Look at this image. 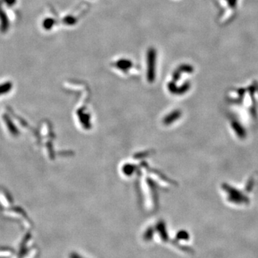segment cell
Instances as JSON below:
<instances>
[{"label": "cell", "mask_w": 258, "mask_h": 258, "mask_svg": "<svg viewBox=\"0 0 258 258\" xmlns=\"http://www.w3.org/2000/svg\"><path fill=\"white\" fill-rule=\"evenodd\" d=\"M177 239L178 240H188L190 238L189 233L185 230H180L177 234Z\"/></svg>", "instance_id": "277c9868"}, {"label": "cell", "mask_w": 258, "mask_h": 258, "mask_svg": "<svg viewBox=\"0 0 258 258\" xmlns=\"http://www.w3.org/2000/svg\"><path fill=\"white\" fill-rule=\"evenodd\" d=\"M157 230L162 240H163L164 242H167L169 239V236H168V233L166 230L164 224L162 223V222H160V223L158 224Z\"/></svg>", "instance_id": "3957f363"}, {"label": "cell", "mask_w": 258, "mask_h": 258, "mask_svg": "<svg viewBox=\"0 0 258 258\" xmlns=\"http://www.w3.org/2000/svg\"><path fill=\"white\" fill-rule=\"evenodd\" d=\"M232 128L239 139H244L246 137L247 133L245 129L239 122H238L237 121H233L232 122Z\"/></svg>", "instance_id": "7a4b0ae2"}, {"label": "cell", "mask_w": 258, "mask_h": 258, "mask_svg": "<svg viewBox=\"0 0 258 258\" xmlns=\"http://www.w3.org/2000/svg\"><path fill=\"white\" fill-rule=\"evenodd\" d=\"M222 189L227 194L228 201L231 203L236 204H246L250 202L249 198L244 194L241 191L229 185L227 183H224L222 185Z\"/></svg>", "instance_id": "6da1fadb"}, {"label": "cell", "mask_w": 258, "mask_h": 258, "mask_svg": "<svg viewBox=\"0 0 258 258\" xmlns=\"http://www.w3.org/2000/svg\"><path fill=\"white\" fill-rule=\"evenodd\" d=\"M153 237V230L151 227L147 229L146 232L144 235V239L146 242H149L152 239Z\"/></svg>", "instance_id": "5b68a950"}, {"label": "cell", "mask_w": 258, "mask_h": 258, "mask_svg": "<svg viewBox=\"0 0 258 258\" xmlns=\"http://www.w3.org/2000/svg\"><path fill=\"white\" fill-rule=\"evenodd\" d=\"M69 258H84L83 256L80 255L78 253L75 252H72L69 255Z\"/></svg>", "instance_id": "8992f818"}]
</instances>
